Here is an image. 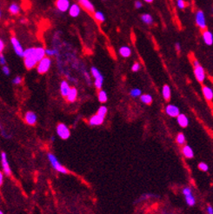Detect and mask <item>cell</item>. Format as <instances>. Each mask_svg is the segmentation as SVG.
I'll list each match as a JSON object with an SVG mask.
<instances>
[{"label": "cell", "instance_id": "4fadbf2b", "mask_svg": "<svg viewBox=\"0 0 213 214\" xmlns=\"http://www.w3.org/2000/svg\"><path fill=\"white\" fill-rule=\"evenodd\" d=\"M166 113L168 114L170 117H178V114L180 113L179 109L178 106H176L174 104H169L166 106V109H165Z\"/></svg>", "mask_w": 213, "mask_h": 214}, {"label": "cell", "instance_id": "d6986e66", "mask_svg": "<svg viewBox=\"0 0 213 214\" xmlns=\"http://www.w3.org/2000/svg\"><path fill=\"white\" fill-rule=\"evenodd\" d=\"M103 119H104V117H102L98 114H96V115H94V116L90 117L89 123H90V125H100V124H103Z\"/></svg>", "mask_w": 213, "mask_h": 214}, {"label": "cell", "instance_id": "277c9868", "mask_svg": "<svg viewBox=\"0 0 213 214\" xmlns=\"http://www.w3.org/2000/svg\"><path fill=\"white\" fill-rule=\"evenodd\" d=\"M47 157H48V159H49V161L51 163L52 166L56 171H58V172H61V173H65H65H68V170L62 165V164L58 161V158H56V156L53 155L52 153H48Z\"/></svg>", "mask_w": 213, "mask_h": 214}, {"label": "cell", "instance_id": "11a10c76", "mask_svg": "<svg viewBox=\"0 0 213 214\" xmlns=\"http://www.w3.org/2000/svg\"><path fill=\"white\" fill-rule=\"evenodd\" d=\"M103 1H105V0H103Z\"/></svg>", "mask_w": 213, "mask_h": 214}, {"label": "cell", "instance_id": "f1b7e54d", "mask_svg": "<svg viewBox=\"0 0 213 214\" xmlns=\"http://www.w3.org/2000/svg\"><path fill=\"white\" fill-rule=\"evenodd\" d=\"M108 99V97H107V93L105 92L103 90H99V92H98V100L101 102V103H105Z\"/></svg>", "mask_w": 213, "mask_h": 214}, {"label": "cell", "instance_id": "74e56055", "mask_svg": "<svg viewBox=\"0 0 213 214\" xmlns=\"http://www.w3.org/2000/svg\"><path fill=\"white\" fill-rule=\"evenodd\" d=\"M22 81H23L22 77H20V76H17V77H15V78H13L12 83L14 84H20L21 83H22Z\"/></svg>", "mask_w": 213, "mask_h": 214}, {"label": "cell", "instance_id": "2e32d148", "mask_svg": "<svg viewBox=\"0 0 213 214\" xmlns=\"http://www.w3.org/2000/svg\"><path fill=\"white\" fill-rule=\"evenodd\" d=\"M78 97V90L75 88V87H71L70 91L68 92L66 98L69 102H75V100L77 99Z\"/></svg>", "mask_w": 213, "mask_h": 214}, {"label": "cell", "instance_id": "8992f818", "mask_svg": "<svg viewBox=\"0 0 213 214\" xmlns=\"http://www.w3.org/2000/svg\"><path fill=\"white\" fill-rule=\"evenodd\" d=\"M57 133L62 139H67L71 136V131L65 124H58L57 126Z\"/></svg>", "mask_w": 213, "mask_h": 214}, {"label": "cell", "instance_id": "44dd1931", "mask_svg": "<svg viewBox=\"0 0 213 214\" xmlns=\"http://www.w3.org/2000/svg\"><path fill=\"white\" fill-rule=\"evenodd\" d=\"M119 54H120L123 58H124V59L129 58V57H130V55H131V49L130 48L129 46H121V47L119 48Z\"/></svg>", "mask_w": 213, "mask_h": 214}, {"label": "cell", "instance_id": "60d3db41", "mask_svg": "<svg viewBox=\"0 0 213 214\" xmlns=\"http://www.w3.org/2000/svg\"><path fill=\"white\" fill-rule=\"evenodd\" d=\"M134 6H135L136 9H140V8H142L143 6L142 1H140V0H137V1H135V3H134Z\"/></svg>", "mask_w": 213, "mask_h": 214}, {"label": "cell", "instance_id": "5bb4252c", "mask_svg": "<svg viewBox=\"0 0 213 214\" xmlns=\"http://www.w3.org/2000/svg\"><path fill=\"white\" fill-rule=\"evenodd\" d=\"M25 122L30 125H34L35 124L37 123V120H38V117L36 115V113H34L33 111H28L25 113Z\"/></svg>", "mask_w": 213, "mask_h": 214}, {"label": "cell", "instance_id": "d6a6232c", "mask_svg": "<svg viewBox=\"0 0 213 214\" xmlns=\"http://www.w3.org/2000/svg\"><path fill=\"white\" fill-rule=\"evenodd\" d=\"M107 111H108L107 107H105V106H100L98 110H97V114H98L99 116H101L102 117H105V115H106V113H107Z\"/></svg>", "mask_w": 213, "mask_h": 214}, {"label": "cell", "instance_id": "3957f363", "mask_svg": "<svg viewBox=\"0 0 213 214\" xmlns=\"http://www.w3.org/2000/svg\"><path fill=\"white\" fill-rule=\"evenodd\" d=\"M52 59L50 57H44L43 59L37 64V71L39 74H45L50 70L52 66Z\"/></svg>", "mask_w": 213, "mask_h": 214}, {"label": "cell", "instance_id": "4dcf8cb0", "mask_svg": "<svg viewBox=\"0 0 213 214\" xmlns=\"http://www.w3.org/2000/svg\"><path fill=\"white\" fill-rule=\"evenodd\" d=\"M90 74H91V76L94 78H97V77H99V76L102 75V73L100 72V71L97 69V67H95V66H92V67L90 68Z\"/></svg>", "mask_w": 213, "mask_h": 214}, {"label": "cell", "instance_id": "7402d4cb", "mask_svg": "<svg viewBox=\"0 0 213 214\" xmlns=\"http://www.w3.org/2000/svg\"><path fill=\"white\" fill-rule=\"evenodd\" d=\"M162 94H163V97L164 98L168 101L171 99V88L170 86L167 84H164L163 89H162Z\"/></svg>", "mask_w": 213, "mask_h": 214}, {"label": "cell", "instance_id": "4316f807", "mask_svg": "<svg viewBox=\"0 0 213 214\" xmlns=\"http://www.w3.org/2000/svg\"><path fill=\"white\" fill-rule=\"evenodd\" d=\"M103 76L101 75L99 77L95 78V81H94V84H95V87L98 89V90H101V88L103 87Z\"/></svg>", "mask_w": 213, "mask_h": 214}, {"label": "cell", "instance_id": "8fae6325", "mask_svg": "<svg viewBox=\"0 0 213 214\" xmlns=\"http://www.w3.org/2000/svg\"><path fill=\"white\" fill-rule=\"evenodd\" d=\"M69 15L72 18H78L81 13V7L78 4H72L70 5V8L68 10Z\"/></svg>", "mask_w": 213, "mask_h": 214}, {"label": "cell", "instance_id": "8d00e7d4", "mask_svg": "<svg viewBox=\"0 0 213 214\" xmlns=\"http://www.w3.org/2000/svg\"><path fill=\"white\" fill-rule=\"evenodd\" d=\"M198 168L200 169L201 171H203V172H207V171L209 170V166H208V165L205 164V163L201 162L200 164L198 165Z\"/></svg>", "mask_w": 213, "mask_h": 214}, {"label": "cell", "instance_id": "603a6c76", "mask_svg": "<svg viewBox=\"0 0 213 214\" xmlns=\"http://www.w3.org/2000/svg\"><path fill=\"white\" fill-rule=\"evenodd\" d=\"M183 154L187 158H192L194 157V151L193 150L191 149V146L189 145H185L184 148H183Z\"/></svg>", "mask_w": 213, "mask_h": 214}, {"label": "cell", "instance_id": "7dc6e473", "mask_svg": "<svg viewBox=\"0 0 213 214\" xmlns=\"http://www.w3.org/2000/svg\"><path fill=\"white\" fill-rule=\"evenodd\" d=\"M175 49H176V51L177 52H180L181 51V45L180 43H178V42H177V43H175Z\"/></svg>", "mask_w": 213, "mask_h": 214}, {"label": "cell", "instance_id": "9c48e42d", "mask_svg": "<svg viewBox=\"0 0 213 214\" xmlns=\"http://www.w3.org/2000/svg\"><path fill=\"white\" fill-rule=\"evenodd\" d=\"M71 5L70 0H57L56 7L60 12H66Z\"/></svg>", "mask_w": 213, "mask_h": 214}, {"label": "cell", "instance_id": "e0dca14e", "mask_svg": "<svg viewBox=\"0 0 213 214\" xmlns=\"http://www.w3.org/2000/svg\"><path fill=\"white\" fill-rule=\"evenodd\" d=\"M70 89H71V86H70V84H69V83H68L66 80H64V81L61 82V84H60V91H61V94H62L63 97H66L68 92L70 91Z\"/></svg>", "mask_w": 213, "mask_h": 214}, {"label": "cell", "instance_id": "ba28073f", "mask_svg": "<svg viewBox=\"0 0 213 214\" xmlns=\"http://www.w3.org/2000/svg\"><path fill=\"white\" fill-rule=\"evenodd\" d=\"M1 164H2V167H3V171H4V173L8 177L12 175V170L10 167V165L8 162V159H7V155L5 152H2L1 153Z\"/></svg>", "mask_w": 213, "mask_h": 214}, {"label": "cell", "instance_id": "30bf717a", "mask_svg": "<svg viewBox=\"0 0 213 214\" xmlns=\"http://www.w3.org/2000/svg\"><path fill=\"white\" fill-rule=\"evenodd\" d=\"M78 3V5L80 7L84 8L85 11H87L88 12L93 13L95 12V7L94 5L90 2V0H76Z\"/></svg>", "mask_w": 213, "mask_h": 214}, {"label": "cell", "instance_id": "52a82bcc", "mask_svg": "<svg viewBox=\"0 0 213 214\" xmlns=\"http://www.w3.org/2000/svg\"><path fill=\"white\" fill-rule=\"evenodd\" d=\"M11 42H12V47H13V49H14L15 53H16L19 57H22V58H23L25 50H24V48H23L22 45L20 44V42L19 41V39H17L16 37H12V39H11Z\"/></svg>", "mask_w": 213, "mask_h": 214}, {"label": "cell", "instance_id": "b9f144b4", "mask_svg": "<svg viewBox=\"0 0 213 214\" xmlns=\"http://www.w3.org/2000/svg\"><path fill=\"white\" fill-rule=\"evenodd\" d=\"M84 77H85V79L87 80V83H88L89 84H91V79H90V75H89V73H88L87 71H84Z\"/></svg>", "mask_w": 213, "mask_h": 214}, {"label": "cell", "instance_id": "7c38bea8", "mask_svg": "<svg viewBox=\"0 0 213 214\" xmlns=\"http://www.w3.org/2000/svg\"><path fill=\"white\" fill-rule=\"evenodd\" d=\"M202 37L204 42L206 44L207 46H211L213 45V34L209 30H204L202 33Z\"/></svg>", "mask_w": 213, "mask_h": 214}, {"label": "cell", "instance_id": "f5cc1de1", "mask_svg": "<svg viewBox=\"0 0 213 214\" xmlns=\"http://www.w3.org/2000/svg\"><path fill=\"white\" fill-rule=\"evenodd\" d=\"M0 214H4V213H3V212H2V211H0Z\"/></svg>", "mask_w": 213, "mask_h": 214}, {"label": "cell", "instance_id": "816d5d0a", "mask_svg": "<svg viewBox=\"0 0 213 214\" xmlns=\"http://www.w3.org/2000/svg\"><path fill=\"white\" fill-rule=\"evenodd\" d=\"M4 130V127H3V125H2V124H1V122H0V131Z\"/></svg>", "mask_w": 213, "mask_h": 214}, {"label": "cell", "instance_id": "d590c367", "mask_svg": "<svg viewBox=\"0 0 213 214\" xmlns=\"http://www.w3.org/2000/svg\"><path fill=\"white\" fill-rule=\"evenodd\" d=\"M140 68H141L140 64H139L138 62H135V63L132 65V66H131V71H134V72H137V71H138L140 70Z\"/></svg>", "mask_w": 213, "mask_h": 214}, {"label": "cell", "instance_id": "cb8c5ba5", "mask_svg": "<svg viewBox=\"0 0 213 214\" xmlns=\"http://www.w3.org/2000/svg\"><path fill=\"white\" fill-rule=\"evenodd\" d=\"M9 12L12 15H19L20 12V6L16 3H12L9 7Z\"/></svg>", "mask_w": 213, "mask_h": 214}, {"label": "cell", "instance_id": "c3c4849f", "mask_svg": "<svg viewBox=\"0 0 213 214\" xmlns=\"http://www.w3.org/2000/svg\"><path fill=\"white\" fill-rule=\"evenodd\" d=\"M207 212H208V214H213V209L211 206H208V207H207Z\"/></svg>", "mask_w": 213, "mask_h": 214}, {"label": "cell", "instance_id": "f6af8a7d", "mask_svg": "<svg viewBox=\"0 0 213 214\" xmlns=\"http://www.w3.org/2000/svg\"><path fill=\"white\" fill-rule=\"evenodd\" d=\"M151 197H153V198H154V197H155V195L148 194V193H147V194H144L142 197H141V199H148L151 198Z\"/></svg>", "mask_w": 213, "mask_h": 214}, {"label": "cell", "instance_id": "9a60e30c", "mask_svg": "<svg viewBox=\"0 0 213 214\" xmlns=\"http://www.w3.org/2000/svg\"><path fill=\"white\" fill-rule=\"evenodd\" d=\"M202 91H203V94L205 97L208 102H211L213 98V91L212 89L207 85H204L203 88H202Z\"/></svg>", "mask_w": 213, "mask_h": 214}, {"label": "cell", "instance_id": "681fc988", "mask_svg": "<svg viewBox=\"0 0 213 214\" xmlns=\"http://www.w3.org/2000/svg\"><path fill=\"white\" fill-rule=\"evenodd\" d=\"M4 183V173L0 172V185H2Z\"/></svg>", "mask_w": 213, "mask_h": 214}, {"label": "cell", "instance_id": "f907efd6", "mask_svg": "<svg viewBox=\"0 0 213 214\" xmlns=\"http://www.w3.org/2000/svg\"><path fill=\"white\" fill-rule=\"evenodd\" d=\"M144 2H146V3H150H150H152L154 0H144Z\"/></svg>", "mask_w": 213, "mask_h": 214}, {"label": "cell", "instance_id": "f546056e", "mask_svg": "<svg viewBox=\"0 0 213 214\" xmlns=\"http://www.w3.org/2000/svg\"><path fill=\"white\" fill-rule=\"evenodd\" d=\"M185 201H186L189 206H193L196 204V199H195V198H194L192 194L185 196Z\"/></svg>", "mask_w": 213, "mask_h": 214}, {"label": "cell", "instance_id": "f35d334b", "mask_svg": "<svg viewBox=\"0 0 213 214\" xmlns=\"http://www.w3.org/2000/svg\"><path fill=\"white\" fill-rule=\"evenodd\" d=\"M182 192H183V194L184 195V196H188V195L192 194L191 189L190 188V187H184V188L183 189Z\"/></svg>", "mask_w": 213, "mask_h": 214}, {"label": "cell", "instance_id": "ab89813d", "mask_svg": "<svg viewBox=\"0 0 213 214\" xmlns=\"http://www.w3.org/2000/svg\"><path fill=\"white\" fill-rule=\"evenodd\" d=\"M2 71L3 73L6 76H9L11 74V71H10V68L7 66V65H3V68H2Z\"/></svg>", "mask_w": 213, "mask_h": 214}, {"label": "cell", "instance_id": "7a4b0ae2", "mask_svg": "<svg viewBox=\"0 0 213 214\" xmlns=\"http://www.w3.org/2000/svg\"><path fill=\"white\" fill-rule=\"evenodd\" d=\"M192 64H193L195 77L199 83H203L205 79V72L203 66L200 65V63L198 59H194V58L192 59Z\"/></svg>", "mask_w": 213, "mask_h": 214}, {"label": "cell", "instance_id": "ee69618b", "mask_svg": "<svg viewBox=\"0 0 213 214\" xmlns=\"http://www.w3.org/2000/svg\"><path fill=\"white\" fill-rule=\"evenodd\" d=\"M5 44L4 42V40L0 39V53L3 52V51L5 50Z\"/></svg>", "mask_w": 213, "mask_h": 214}, {"label": "cell", "instance_id": "484cf974", "mask_svg": "<svg viewBox=\"0 0 213 214\" xmlns=\"http://www.w3.org/2000/svg\"><path fill=\"white\" fill-rule=\"evenodd\" d=\"M58 55H59V51L57 48L45 49V56L47 57H58Z\"/></svg>", "mask_w": 213, "mask_h": 214}, {"label": "cell", "instance_id": "e575fe53", "mask_svg": "<svg viewBox=\"0 0 213 214\" xmlns=\"http://www.w3.org/2000/svg\"><path fill=\"white\" fill-rule=\"evenodd\" d=\"M177 5L178 7L181 9V10H184L185 7H186V2L184 0H177Z\"/></svg>", "mask_w": 213, "mask_h": 214}, {"label": "cell", "instance_id": "83f0119b", "mask_svg": "<svg viewBox=\"0 0 213 214\" xmlns=\"http://www.w3.org/2000/svg\"><path fill=\"white\" fill-rule=\"evenodd\" d=\"M140 99L144 104H150L152 102V97L150 94H144L140 96Z\"/></svg>", "mask_w": 213, "mask_h": 214}, {"label": "cell", "instance_id": "5b68a950", "mask_svg": "<svg viewBox=\"0 0 213 214\" xmlns=\"http://www.w3.org/2000/svg\"><path fill=\"white\" fill-rule=\"evenodd\" d=\"M195 20H196V24L200 28L201 30H206L207 28V23H206V18L205 15L203 11L198 10L196 12V16H195Z\"/></svg>", "mask_w": 213, "mask_h": 214}, {"label": "cell", "instance_id": "db71d44e", "mask_svg": "<svg viewBox=\"0 0 213 214\" xmlns=\"http://www.w3.org/2000/svg\"><path fill=\"white\" fill-rule=\"evenodd\" d=\"M0 19H1V10H0Z\"/></svg>", "mask_w": 213, "mask_h": 214}, {"label": "cell", "instance_id": "bcb514c9", "mask_svg": "<svg viewBox=\"0 0 213 214\" xmlns=\"http://www.w3.org/2000/svg\"><path fill=\"white\" fill-rule=\"evenodd\" d=\"M1 134H2V136L4 137V138H11V135H9L7 132H5V130L1 131Z\"/></svg>", "mask_w": 213, "mask_h": 214}, {"label": "cell", "instance_id": "ffe728a7", "mask_svg": "<svg viewBox=\"0 0 213 214\" xmlns=\"http://www.w3.org/2000/svg\"><path fill=\"white\" fill-rule=\"evenodd\" d=\"M177 117H178V123L181 127H183V128L187 127L188 124H189V120H188V117L184 114H180L179 113Z\"/></svg>", "mask_w": 213, "mask_h": 214}, {"label": "cell", "instance_id": "d4e9b609", "mask_svg": "<svg viewBox=\"0 0 213 214\" xmlns=\"http://www.w3.org/2000/svg\"><path fill=\"white\" fill-rule=\"evenodd\" d=\"M93 16H94V19L97 20V22L99 23H103L105 21V16L102 12L100 11H97V12H93Z\"/></svg>", "mask_w": 213, "mask_h": 214}, {"label": "cell", "instance_id": "1f68e13d", "mask_svg": "<svg viewBox=\"0 0 213 214\" xmlns=\"http://www.w3.org/2000/svg\"><path fill=\"white\" fill-rule=\"evenodd\" d=\"M141 94H142V91H141L140 89H138V88H134V89H132L131 91H130V95L132 97H140Z\"/></svg>", "mask_w": 213, "mask_h": 214}, {"label": "cell", "instance_id": "6da1fadb", "mask_svg": "<svg viewBox=\"0 0 213 214\" xmlns=\"http://www.w3.org/2000/svg\"><path fill=\"white\" fill-rule=\"evenodd\" d=\"M24 63L27 70H32L34 67H36L39 61L36 59L35 56V47H30L25 50L24 52Z\"/></svg>", "mask_w": 213, "mask_h": 214}, {"label": "cell", "instance_id": "836d02e7", "mask_svg": "<svg viewBox=\"0 0 213 214\" xmlns=\"http://www.w3.org/2000/svg\"><path fill=\"white\" fill-rule=\"evenodd\" d=\"M177 142L179 144H184L185 143V137L184 135V133H179L177 136Z\"/></svg>", "mask_w": 213, "mask_h": 214}, {"label": "cell", "instance_id": "ac0fdd59", "mask_svg": "<svg viewBox=\"0 0 213 214\" xmlns=\"http://www.w3.org/2000/svg\"><path fill=\"white\" fill-rule=\"evenodd\" d=\"M141 20H142L144 24H145L147 25H151L154 23L153 17L150 13H144V14H142L141 15Z\"/></svg>", "mask_w": 213, "mask_h": 214}, {"label": "cell", "instance_id": "7bdbcfd3", "mask_svg": "<svg viewBox=\"0 0 213 214\" xmlns=\"http://www.w3.org/2000/svg\"><path fill=\"white\" fill-rule=\"evenodd\" d=\"M5 64H6V60H5V56L2 53H0V65H5Z\"/></svg>", "mask_w": 213, "mask_h": 214}]
</instances>
